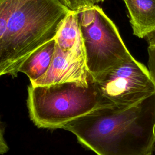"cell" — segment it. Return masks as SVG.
Returning <instances> with one entry per match:
<instances>
[{
    "instance_id": "cell-1",
    "label": "cell",
    "mask_w": 155,
    "mask_h": 155,
    "mask_svg": "<svg viewBox=\"0 0 155 155\" xmlns=\"http://www.w3.org/2000/svg\"><path fill=\"white\" fill-rule=\"evenodd\" d=\"M70 131L97 155H150L155 146V93L130 106H103L76 118Z\"/></svg>"
},
{
    "instance_id": "cell-2",
    "label": "cell",
    "mask_w": 155,
    "mask_h": 155,
    "mask_svg": "<svg viewBox=\"0 0 155 155\" xmlns=\"http://www.w3.org/2000/svg\"><path fill=\"white\" fill-rule=\"evenodd\" d=\"M69 11L58 0H16L0 40V77H16L22 62L54 39Z\"/></svg>"
},
{
    "instance_id": "cell-3",
    "label": "cell",
    "mask_w": 155,
    "mask_h": 155,
    "mask_svg": "<svg viewBox=\"0 0 155 155\" xmlns=\"http://www.w3.org/2000/svg\"><path fill=\"white\" fill-rule=\"evenodd\" d=\"M30 119L40 128H62L67 123L102 107L96 82H64L28 87Z\"/></svg>"
},
{
    "instance_id": "cell-4",
    "label": "cell",
    "mask_w": 155,
    "mask_h": 155,
    "mask_svg": "<svg viewBox=\"0 0 155 155\" xmlns=\"http://www.w3.org/2000/svg\"><path fill=\"white\" fill-rule=\"evenodd\" d=\"M77 12L87 67L94 82L133 58L116 26L99 5Z\"/></svg>"
},
{
    "instance_id": "cell-5",
    "label": "cell",
    "mask_w": 155,
    "mask_h": 155,
    "mask_svg": "<svg viewBox=\"0 0 155 155\" xmlns=\"http://www.w3.org/2000/svg\"><path fill=\"white\" fill-rule=\"evenodd\" d=\"M103 106H130L155 93L147 67L134 58L95 82Z\"/></svg>"
},
{
    "instance_id": "cell-6",
    "label": "cell",
    "mask_w": 155,
    "mask_h": 155,
    "mask_svg": "<svg viewBox=\"0 0 155 155\" xmlns=\"http://www.w3.org/2000/svg\"><path fill=\"white\" fill-rule=\"evenodd\" d=\"M94 81L87 67L83 44L63 51L56 45L50 66L46 73L32 86H44L64 82L87 84Z\"/></svg>"
},
{
    "instance_id": "cell-7",
    "label": "cell",
    "mask_w": 155,
    "mask_h": 155,
    "mask_svg": "<svg viewBox=\"0 0 155 155\" xmlns=\"http://www.w3.org/2000/svg\"><path fill=\"white\" fill-rule=\"evenodd\" d=\"M133 32L143 38L155 30V0H124Z\"/></svg>"
},
{
    "instance_id": "cell-8",
    "label": "cell",
    "mask_w": 155,
    "mask_h": 155,
    "mask_svg": "<svg viewBox=\"0 0 155 155\" xmlns=\"http://www.w3.org/2000/svg\"><path fill=\"white\" fill-rule=\"evenodd\" d=\"M55 45V39H53L39 47L22 62L19 68V73L27 75L30 83L43 76L50 66Z\"/></svg>"
},
{
    "instance_id": "cell-9",
    "label": "cell",
    "mask_w": 155,
    "mask_h": 155,
    "mask_svg": "<svg viewBox=\"0 0 155 155\" xmlns=\"http://www.w3.org/2000/svg\"><path fill=\"white\" fill-rule=\"evenodd\" d=\"M56 45L63 51L83 44L77 12L69 11L62 20L54 38Z\"/></svg>"
},
{
    "instance_id": "cell-10",
    "label": "cell",
    "mask_w": 155,
    "mask_h": 155,
    "mask_svg": "<svg viewBox=\"0 0 155 155\" xmlns=\"http://www.w3.org/2000/svg\"><path fill=\"white\" fill-rule=\"evenodd\" d=\"M16 0L0 1V40L6 28L7 20Z\"/></svg>"
},
{
    "instance_id": "cell-11",
    "label": "cell",
    "mask_w": 155,
    "mask_h": 155,
    "mask_svg": "<svg viewBox=\"0 0 155 155\" xmlns=\"http://www.w3.org/2000/svg\"><path fill=\"white\" fill-rule=\"evenodd\" d=\"M148 43V70L155 82V30L148 33L145 37Z\"/></svg>"
},
{
    "instance_id": "cell-12",
    "label": "cell",
    "mask_w": 155,
    "mask_h": 155,
    "mask_svg": "<svg viewBox=\"0 0 155 155\" xmlns=\"http://www.w3.org/2000/svg\"><path fill=\"white\" fill-rule=\"evenodd\" d=\"M59 2L66 7L70 11L77 12L80 9L95 5L99 2H103L105 0H58Z\"/></svg>"
},
{
    "instance_id": "cell-13",
    "label": "cell",
    "mask_w": 155,
    "mask_h": 155,
    "mask_svg": "<svg viewBox=\"0 0 155 155\" xmlns=\"http://www.w3.org/2000/svg\"><path fill=\"white\" fill-rule=\"evenodd\" d=\"M4 128L0 117V155L6 153L8 151V147L4 137Z\"/></svg>"
},
{
    "instance_id": "cell-14",
    "label": "cell",
    "mask_w": 155,
    "mask_h": 155,
    "mask_svg": "<svg viewBox=\"0 0 155 155\" xmlns=\"http://www.w3.org/2000/svg\"><path fill=\"white\" fill-rule=\"evenodd\" d=\"M150 155H152V154H150Z\"/></svg>"
},
{
    "instance_id": "cell-15",
    "label": "cell",
    "mask_w": 155,
    "mask_h": 155,
    "mask_svg": "<svg viewBox=\"0 0 155 155\" xmlns=\"http://www.w3.org/2000/svg\"><path fill=\"white\" fill-rule=\"evenodd\" d=\"M0 1H1V0H0Z\"/></svg>"
}]
</instances>
